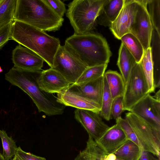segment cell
I'll return each mask as SVG.
<instances>
[{
	"label": "cell",
	"instance_id": "6da1fadb",
	"mask_svg": "<svg viewBox=\"0 0 160 160\" xmlns=\"http://www.w3.org/2000/svg\"><path fill=\"white\" fill-rule=\"evenodd\" d=\"M41 70H23L13 67L5 74V79L17 86L31 98L39 112L48 116L62 114L65 107L52 93L42 90L38 82Z\"/></svg>",
	"mask_w": 160,
	"mask_h": 160
},
{
	"label": "cell",
	"instance_id": "7a4b0ae2",
	"mask_svg": "<svg viewBox=\"0 0 160 160\" xmlns=\"http://www.w3.org/2000/svg\"><path fill=\"white\" fill-rule=\"evenodd\" d=\"M11 38L37 53L52 67L55 55L61 45L58 38L17 20L13 22Z\"/></svg>",
	"mask_w": 160,
	"mask_h": 160
},
{
	"label": "cell",
	"instance_id": "3957f363",
	"mask_svg": "<svg viewBox=\"0 0 160 160\" xmlns=\"http://www.w3.org/2000/svg\"><path fill=\"white\" fill-rule=\"evenodd\" d=\"M64 45L87 67L108 64L112 55L106 39L92 32L74 34L66 39Z\"/></svg>",
	"mask_w": 160,
	"mask_h": 160
},
{
	"label": "cell",
	"instance_id": "277c9868",
	"mask_svg": "<svg viewBox=\"0 0 160 160\" xmlns=\"http://www.w3.org/2000/svg\"><path fill=\"white\" fill-rule=\"evenodd\" d=\"M19 21L45 32H55L64 19L44 0H17L14 21Z\"/></svg>",
	"mask_w": 160,
	"mask_h": 160
},
{
	"label": "cell",
	"instance_id": "5b68a950",
	"mask_svg": "<svg viewBox=\"0 0 160 160\" xmlns=\"http://www.w3.org/2000/svg\"><path fill=\"white\" fill-rule=\"evenodd\" d=\"M107 0H73L68 5L66 16L74 34H82L92 32L97 18Z\"/></svg>",
	"mask_w": 160,
	"mask_h": 160
},
{
	"label": "cell",
	"instance_id": "8992f818",
	"mask_svg": "<svg viewBox=\"0 0 160 160\" xmlns=\"http://www.w3.org/2000/svg\"><path fill=\"white\" fill-rule=\"evenodd\" d=\"M125 118L130 124L142 150L160 158V131L131 112L126 113Z\"/></svg>",
	"mask_w": 160,
	"mask_h": 160
},
{
	"label": "cell",
	"instance_id": "52a82bcc",
	"mask_svg": "<svg viewBox=\"0 0 160 160\" xmlns=\"http://www.w3.org/2000/svg\"><path fill=\"white\" fill-rule=\"evenodd\" d=\"M149 93L148 86L140 63L132 68L123 96V111L130 112L133 106Z\"/></svg>",
	"mask_w": 160,
	"mask_h": 160
},
{
	"label": "cell",
	"instance_id": "ba28073f",
	"mask_svg": "<svg viewBox=\"0 0 160 160\" xmlns=\"http://www.w3.org/2000/svg\"><path fill=\"white\" fill-rule=\"evenodd\" d=\"M87 67L64 46L60 45L54 57L52 68L75 84Z\"/></svg>",
	"mask_w": 160,
	"mask_h": 160
},
{
	"label": "cell",
	"instance_id": "9c48e42d",
	"mask_svg": "<svg viewBox=\"0 0 160 160\" xmlns=\"http://www.w3.org/2000/svg\"><path fill=\"white\" fill-rule=\"evenodd\" d=\"M137 10L130 32L142 44L144 52L151 47L153 28L146 8L147 0H136Z\"/></svg>",
	"mask_w": 160,
	"mask_h": 160
},
{
	"label": "cell",
	"instance_id": "30bf717a",
	"mask_svg": "<svg viewBox=\"0 0 160 160\" xmlns=\"http://www.w3.org/2000/svg\"><path fill=\"white\" fill-rule=\"evenodd\" d=\"M130 112L136 114L160 131V101L148 93L135 104Z\"/></svg>",
	"mask_w": 160,
	"mask_h": 160
},
{
	"label": "cell",
	"instance_id": "8fae6325",
	"mask_svg": "<svg viewBox=\"0 0 160 160\" xmlns=\"http://www.w3.org/2000/svg\"><path fill=\"white\" fill-rule=\"evenodd\" d=\"M74 117L86 130L89 136L95 141L99 139L110 128L102 121L99 113L92 111L76 109Z\"/></svg>",
	"mask_w": 160,
	"mask_h": 160
},
{
	"label": "cell",
	"instance_id": "7c38bea8",
	"mask_svg": "<svg viewBox=\"0 0 160 160\" xmlns=\"http://www.w3.org/2000/svg\"><path fill=\"white\" fill-rule=\"evenodd\" d=\"M137 10L136 0H124L118 16L109 27L116 38L120 39L124 35L130 32Z\"/></svg>",
	"mask_w": 160,
	"mask_h": 160
},
{
	"label": "cell",
	"instance_id": "4fadbf2b",
	"mask_svg": "<svg viewBox=\"0 0 160 160\" xmlns=\"http://www.w3.org/2000/svg\"><path fill=\"white\" fill-rule=\"evenodd\" d=\"M12 60L14 67L32 71L41 70L44 62L37 53L20 44L12 51Z\"/></svg>",
	"mask_w": 160,
	"mask_h": 160
},
{
	"label": "cell",
	"instance_id": "5bb4252c",
	"mask_svg": "<svg viewBox=\"0 0 160 160\" xmlns=\"http://www.w3.org/2000/svg\"><path fill=\"white\" fill-rule=\"evenodd\" d=\"M40 88L50 93H58L71 84L59 72L52 68L42 71L38 79Z\"/></svg>",
	"mask_w": 160,
	"mask_h": 160
},
{
	"label": "cell",
	"instance_id": "9a60e30c",
	"mask_svg": "<svg viewBox=\"0 0 160 160\" xmlns=\"http://www.w3.org/2000/svg\"><path fill=\"white\" fill-rule=\"evenodd\" d=\"M58 102L65 106L92 111L99 113L101 106L98 103L69 90L67 88L57 93Z\"/></svg>",
	"mask_w": 160,
	"mask_h": 160
},
{
	"label": "cell",
	"instance_id": "2e32d148",
	"mask_svg": "<svg viewBox=\"0 0 160 160\" xmlns=\"http://www.w3.org/2000/svg\"><path fill=\"white\" fill-rule=\"evenodd\" d=\"M128 140L124 132L116 123L110 127L99 139L95 141L108 155L113 153Z\"/></svg>",
	"mask_w": 160,
	"mask_h": 160
},
{
	"label": "cell",
	"instance_id": "e0dca14e",
	"mask_svg": "<svg viewBox=\"0 0 160 160\" xmlns=\"http://www.w3.org/2000/svg\"><path fill=\"white\" fill-rule=\"evenodd\" d=\"M68 88L101 106L104 88V75L85 83L79 85L71 84Z\"/></svg>",
	"mask_w": 160,
	"mask_h": 160
},
{
	"label": "cell",
	"instance_id": "ac0fdd59",
	"mask_svg": "<svg viewBox=\"0 0 160 160\" xmlns=\"http://www.w3.org/2000/svg\"><path fill=\"white\" fill-rule=\"evenodd\" d=\"M124 0H107L102 8L97 18L100 25L109 27L120 12Z\"/></svg>",
	"mask_w": 160,
	"mask_h": 160
},
{
	"label": "cell",
	"instance_id": "d6986e66",
	"mask_svg": "<svg viewBox=\"0 0 160 160\" xmlns=\"http://www.w3.org/2000/svg\"><path fill=\"white\" fill-rule=\"evenodd\" d=\"M136 63L134 57L122 42L119 50L117 65L125 85L132 68Z\"/></svg>",
	"mask_w": 160,
	"mask_h": 160
},
{
	"label": "cell",
	"instance_id": "ffe728a7",
	"mask_svg": "<svg viewBox=\"0 0 160 160\" xmlns=\"http://www.w3.org/2000/svg\"><path fill=\"white\" fill-rule=\"evenodd\" d=\"M107 155L95 141L89 136L85 148L74 160H104Z\"/></svg>",
	"mask_w": 160,
	"mask_h": 160
},
{
	"label": "cell",
	"instance_id": "44dd1931",
	"mask_svg": "<svg viewBox=\"0 0 160 160\" xmlns=\"http://www.w3.org/2000/svg\"><path fill=\"white\" fill-rule=\"evenodd\" d=\"M104 75L113 99L123 96L125 84L121 75L116 71L109 70Z\"/></svg>",
	"mask_w": 160,
	"mask_h": 160
},
{
	"label": "cell",
	"instance_id": "7402d4cb",
	"mask_svg": "<svg viewBox=\"0 0 160 160\" xmlns=\"http://www.w3.org/2000/svg\"><path fill=\"white\" fill-rule=\"evenodd\" d=\"M142 150L136 144L129 139L113 153L117 158L122 160H139Z\"/></svg>",
	"mask_w": 160,
	"mask_h": 160
},
{
	"label": "cell",
	"instance_id": "603a6c76",
	"mask_svg": "<svg viewBox=\"0 0 160 160\" xmlns=\"http://www.w3.org/2000/svg\"><path fill=\"white\" fill-rule=\"evenodd\" d=\"M120 40L134 57L137 63H140L145 52L138 39L132 34L129 33L122 36Z\"/></svg>",
	"mask_w": 160,
	"mask_h": 160
},
{
	"label": "cell",
	"instance_id": "cb8c5ba5",
	"mask_svg": "<svg viewBox=\"0 0 160 160\" xmlns=\"http://www.w3.org/2000/svg\"><path fill=\"white\" fill-rule=\"evenodd\" d=\"M140 63L148 86L149 93L154 92L156 88L154 82L153 64L151 47L145 51Z\"/></svg>",
	"mask_w": 160,
	"mask_h": 160
},
{
	"label": "cell",
	"instance_id": "d4e9b609",
	"mask_svg": "<svg viewBox=\"0 0 160 160\" xmlns=\"http://www.w3.org/2000/svg\"><path fill=\"white\" fill-rule=\"evenodd\" d=\"M17 0H0V27L14 21Z\"/></svg>",
	"mask_w": 160,
	"mask_h": 160
},
{
	"label": "cell",
	"instance_id": "484cf974",
	"mask_svg": "<svg viewBox=\"0 0 160 160\" xmlns=\"http://www.w3.org/2000/svg\"><path fill=\"white\" fill-rule=\"evenodd\" d=\"M108 64L87 67L78 78L75 84L79 85L97 79L104 75Z\"/></svg>",
	"mask_w": 160,
	"mask_h": 160
},
{
	"label": "cell",
	"instance_id": "4316f807",
	"mask_svg": "<svg viewBox=\"0 0 160 160\" xmlns=\"http://www.w3.org/2000/svg\"><path fill=\"white\" fill-rule=\"evenodd\" d=\"M160 37L159 35L156 31L153 29L151 43L152 44L151 53L153 64V78L156 80L160 79V62L158 59V50L159 49Z\"/></svg>",
	"mask_w": 160,
	"mask_h": 160
},
{
	"label": "cell",
	"instance_id": "83f0119b",
	"mask_svg": "<svg viewBox=\"0 0 160 160\" xmlns=\"http://www.w3.org/2000/svg\"><path fill=\"white\" fill-rule=\"evenodd\" d=\"M113 99L112 97L106 78L104 75V88L101 110L99 114L107 121L111 118V107Z\"/></svg>",
	"mask_w": 160,
	"mask_h": 160
},
{
	"label": "cell",
	"instance_id": "f1b7e54d",
	"mask_svg": "<svg viewBox=\"0 0 160 160\" xmlns=\"http://www.w3.org/2000/svg\"><path fill=\"white\" fill-rule=\"evenodd\" d=\"M0 137L3 148L2 155L5 160H11L16 154L18 148L16 142L3 130H0Z\"/></svg>",
	"mask_w": 160,
	"mask_h": 160
},
{
	"label": "cell",
	"instance_id": "f546056e",
	"mask_svg": "<svg viewBox=\"0 0 160 160\" xmlns=\"http://www.w3.org/2000/svg\"><path fill=\"white\" fill-rule=\"evenodd\" d=\"M146 8L153 29L160 35V0H147Z\"/></svg>",
	"mask_w": 160,
	"mask_h": 160
},
{
	"label": "cell",
	"instance_id": "4dcf8cb0",
	"mask_svg": "<svg viewBox=\"0 0 160 160\" xmlns=\"http://www.w3.org/2000/svg\"><path fill=\"white\" fill-rule=\"evenodd\" d=\"M116 123L121 128L128 138L141 148L138 140L127 120L120 116L116 120Z\"/></svg>",
	"mask_w": 160,
	"mask_h": 160
},
{
	"label": "cell",
	"instance_id": "1f68e13d",
	"mask_svg": "<svg viewBox=\"0 0 160 160\" xmlns=\"http://www.w3.org/2000/svg\"><path fill=\"white\" fill-rule=\"evenodd\" d=\"M123 96L116 98L113 100L111 107V116L115 120L120 115L123 111Z\"/></svg>",
	"mask_w": 160,
	"mask_h": 160
},
{
	"label": "cell",
	"instance_id": "d6a6232c",
	"mask_svg": "<svg viewBox=\"0 0 160 160\" xmlns=\"http://www.w3.org/2000/svg\"><path fill=\"white\" fill-rule=\"evenodd\" d=\"M59 16L63 18L66 10L65 4L60 0H44Z\"/></svg>",
	"mask_w": 160,
	"mask_h": 160
},
{
	"label": "cell",
	"instance_id": "836d02e7",
	"mask_svg": "<svg viewBox=\"0 0 160 160\" xmlns=\"http://www.w3.org/2000/svg\"><path fill=\"white\" fill-rule=\"evenodd\" d=\"M13 22L0 27V49L11 38Z\"/></svg>",
	"mask_w": 160,
	"mask_h": 160
},
{
	"label": "cell",
	"instance_id": "e575fe53",
	"mask_svg": "<svg viewBox=\"0 0 160 160\" xmlns=\"http://www.w3.org/2000/svg\"><path fill=\"white\" fill-rule=\"evenodd\" d=\"M16 154L18 155L23 160H46L44 157L37 156L30 152L24 151L20 146L18 147Z\"/></svg>",
	"mask_w": 160,
	"mask_h": 160
},
{
	"label": "cell",
	"instance_id": "d590c367",
	"mask_svg": "<svg viewBox=\"0 0 160 160\" xmlns=\"http://www.w3.org/2000/svg\"><path fill=\"white\" fill-rule=\"evenodd\" d=\"M139 160H160V158L149 152L142 150Z\"/></svg>",
	"mask_w": 160,
	"mask_h": 160
},
{
	"label": "cell",
	"instance_id": "8d00e7d4",
	"mask_svg": "<svg viewBox=\"0 0 160 160\" xmlns=\"http://www.w3.org/2000/svg\"><path fill=\"white\" fill-rule=\"evenodd\" d=\"M107 158L108 160H116L117 158L114 153H111L107 155Z\"/></svg>",
	"mask_w": 160,
	"mask_h": 160
},
{
	"label": "cell",
	"instance_id": "74e56055",
	"mask_svg": "<svg viewBox=\"0 0 160 160\" xmlns=\"http://www.w3.org/2000/svg\"><path fill=\"white\" fill-rule=\"evenodd\" d=\"M153 97L157 100L160 101V89L155 93Z\"/></svg>",
	"mask_w": 160,
	"mask_h": 160
},
{
	"label": "cell",
	"instance_id": "f35d334b",
	"mask_svg": "<svg viewBox=\"0 0 160 160\" xmlns=\"http://www.w3.org/2000/svg\"><path fill=\"white\" fill-rule=\"evenodd\" d=\"M11 160H23L18 155L16 154Z\"/></svg>",
	"mask_w": 160,
	"mask_h": 160
},
{
	"label": "cell",
	"instance_id": "ab89813d",
	"mask_svg": "<svg viewBox=\"0 0 160 160\" xmlns=\"http://www.w3.org/2000/svg\"><path fill=\"white\" fill-rule=\"evenodd\" d=\"M0 160H5L2 155L0 152Z\"/></svg>",
	"mask_w": 160,
	"mask_h": 160
},
{
	"label": "cell",
	"instance_id": "60d3db41",
	"mask_svg": "<svg viewBox=\"0 0 160 160\" xmlns=\"http://www.w3.org/2000/svg\"><path fill=\"white\" fill-rule=\"evenodd\" d=\"M107 156H106V157H105V158H104V160H108L107 158Z\"/></svg>",
	"mask_w": 160,
	"mask_h": 160
},
{
	"label": "cell",
	"instance_id": "b9f144b4",
	"mask_svg": "<svg viewBox=\"0 0 160 160\" xmlns=\"http://www.w3.org/2000/svg\"><path fill=\"white\" fill-rule=\"evenodd\" d=\"M116 160H122L119 159V158H117Z\"/></svg>",
	"mask_w": 160,
	"mask_h": 160
}]
</instances>
